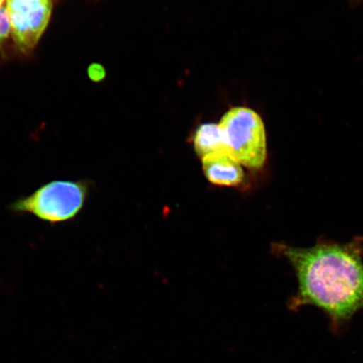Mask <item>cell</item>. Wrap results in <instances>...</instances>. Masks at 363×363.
<instances>
[{"mask_svg":"<svg viewBox=\"0 0 363 363\" xmlns=\"http://www.w3.org/2000/svg\"><path fill=\"white\" fill-rule=\"evenodd\" d=\"M274 251L291 264L298 287L290 308L315 306L335 324L348 320L363 310V238L347 243L322 240L299 248L274 244Z\"/></svg>","mask_w":363,"mask_h":363,"instance_id":"6da1fadb","label":"cell"},{"mask_svg":"<svg viewBox=\"0 0 363 363\" xmlns=\"http://www.w3.org/2000/svg\"><path fill=\"white\" fill-rule=\"evenodd\" d=\"M89 194L87 181L52 180L16 199L9 208L15 214L30 215L55 225L74 220L83 211Z\"/></svg>","mask_w":363,"mask_h":363,"instance_id":"7a4b0ae2","label":"cell"},{"mask_svg":"<svg viewBox=\"0 0 363 363\" xmlns=\"http://www.w3.org/2000/svg\"><path fill=\"white\" fill-rule=\"evenodd\" d=\"M226 152L240 165L261 169L267 160L264 123L256 111L247 107H234L227 111L219 123Z\"/></svg>","mask_w":363,"mask_h":363,"instance_id":"3957f363","label":"cell"},{"mask_svg":"<svg viewBox=\"0 0 363 363\" xmlns=\"http://www.w3.org/2000/svg\"><path fill=\"white\" fill-rule=\"evenodd\" d=\"M11 31L18 47L29 51L38 43L49 22L51 0H6Z\"/></svg>","mask_w":363,"mask_h":363,"instance_id":"277c9868","label":"cell"},{"mask_svg":"<svg viewBox=\"0 0 363 363\" xmlns=\"http://www.w3.org/2000/svg\"><path fill=\"white\" fill-rule=\"evenodd\" d=\"M203 171L211 184L233 187L242 184V165L228 152H218L201 159Z\"/></svg>","mask_w":363,"mask_h":363,"instance_id":"5b68a950","label":"cell"},{"mask_svg":"<svg viewBox=\"0 0 363 363\" xmlns=\"http://www.w3.org/2000/svg\"><path fill=\"white\" fill-rule=\"evenodd\" d=\"M194 146L195 152L201 159L212 154L226 152L220 125L204 123L199 125L194 133Z\"/></svg>","mask_w":363,"mask_h":363,"instance_id":"8992f818","label":"cell"},{"mask_svg":"<svg viewBox=\"0 0 363 363\" xmlns=\"http://www.w3.org/2000/svg\"><path fill=\"white\" fill-rule=\"evenodd\" d=\"M11 31V23L6 1L0 6V45L8 38Z\"/></svg>","mask_w":363,"mask_h":363,"instance_id":"52a82bcc","label":"cell"},{"mask_svg":"<svg viewBox=\"0 0 363 363\" xmlns=\"http://www.w3.org/2000/svg\"><path fill=\"white\" fill-rule=\"evenodd\" d=\"M89 74L94 81H101L106 77L104 68L99 65H93L89 68Z\"/></svg>","mask_w":363,"mask_h":363,"instance_id":"ba28073f","label":"cell"},{"mask_svg":"<svg viewBox=\"0 0 363 363\" xmlns=\"http://www.w3.org/2000/svg\"><path fill=\"white\" fill-rule=\"evenodd\" d=\"M6 1V0H0V6H1V4Z\"/></svg>","mask_w":363,"mask_h":363,"instance_id":"9c48e42d","label":"cell"}]
</instances>
